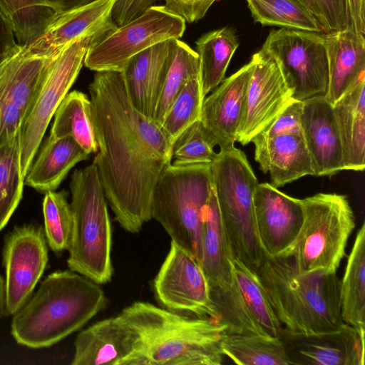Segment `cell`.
<instances>
[{
	"mask_svg": "<svg viewBox=\"0 0 365 365\" xmlns=\"http://www.w3.org/2000/svg\"><path fill=\"white\" fill-rule=\"evenodd\" d=\"M88 91L98 145L93 163L115 220L137 233L152 219L153 190L171 163L173 142L133 106L121 72L96 71Z\"/></svg>",
	"mask_w": 365,
	"mask_h": 365,
	"instance_id": "1",
	"label": "cell"
},
{
	"mask_svg": "<svg viewBox=\"0 0 365 365\" xmlns=\"http://www.w3.org/2000/svg\"><path fill=\"white\" fill-rule=\"evenodd\" d=\"M134 344L120 365H220L226 326L206 317H190L148 302H135L120 313Z\"/></svg>",
	"mask_w": 365,
	"mask_h": 365,
	"instance_id": "2",
	"label": "cell"
},
{
	"mask_svg": "<svg viewBox=\"0 0 365 365\" xmlns=\"http://www.w3.org/2000/svg\"><path fill=\"white\" fill-rule=\"evenodd\" d=\"M101 284L73 271H56L12 317L11 334L31 349L49 347L81 329L108 304Z\"/></svg>",
	"mask_w": 365,
	"mask_h": 365,
	"instance_id": "3",
	"label": "cell"
},
{
	"mask_svg": "<svg viewBox=\"0 0 365 365\" xmlns=\"http://www.w3.org/2000/svg\"><path fill=\"white\" fill-rule=\"evenodd\" d=\"M257 273L275 315L294 334H315L339 329L344 323L336 273L301 274L289 258L264 255Z\"/></svg>",
	"mask_w": 365,
	"mask_h": 365,
	"instance_id": "4",
	"label": "cell"
},
{
	"mask_svg": "<svg viewBox=\"0 0 365 365\" xmlns=\"http://www.w3.org/2000/svg\"><path fill=\"white\" fill-rule=\"evenodd\" d=\"M70 188L73 226L68 267L99 284H106L113 274L112 227L95 164L75 170Z\"/></svg>",
	"mask_w": 365,
	"mask_h": 365,
	"instance_id": "5",
	"label": "cell"
},
{
	"mask_svg": "<svg viewBox=\"0 0 365 365\" xmlns=\"http://www.w3.org/2000/svg\"><path fill=\"white\" fill-rule=\"evenodd\" d=\"M212 189L210 164L170 163L161 173L152 196V219L200 264L204 212Z\"/></svg>",
	"mask_w": 365,
	"mask_h": 365,
	"instance_id": "6",
	"label": "cell"
},
{
	"mask_svg": "<svg viewBox=\"0 0 365 365\" xmlns=\"http://www.w3.org/2000/svg\"><path fill=\"white\" fill-rule=\"evenodd\" d=\"M301 201V227L279 257L291 259L301 274L336 273L356 226L349 200L344 195L319 192Z\"/></svg>",
	"mask_w": 365,
	"mask_h": 365,
	"instance_id": "7",
	"label": "cell"
},
{
	"mask_svg": "<svg viewBox=\"0 0 365 365\" xmlns=\"http://www.w3.org/2000/svg\"><path fill=\"white\" fill-rule=\"evenodd\" d=\"M213 189L234 256L257 271L264 258L257 235L253 195L257 179L235 147L220 150L210 164Z\"/></svg>",
	"mask_w": 365,
	"mask_h": 365,
	"instance_id": "8",
	"label": "cell"
},
{
	"mask_svg": "<svg viewBox=\"0 0 365 365\" xmlns=\"http://www.w3.org/2000/svg\"><path fill=\"white\" fill-rule=\"evenodd\" d=\"M186 22L165 6H153L127 24L105 32L90 43L83 65L94 71L121 72L137 53L163 41L180 39Z\"/></svg>",
	"mask_w": 365,
	"mask_h": 365,
	"instance_id": "9",
	"label": "cell"
},
{
	"mask_svg": "<svg viewBox=\"0 0 365 365\" xmlns=\"http://www.w3.org/2000/svg\"><path fill=\"white\" fill-rule=\"evenodd\" d=\"M262 48L278 63L295 101L325 96L329 68L323 34L303 30L272 29Z\"/></svg>",
	"mask_w": 365,
	"mask_h": 365,
	"instance_id": "10",
	"label": "cell"
},
{
	"mask_svg": "<svg viewBox=\"0 0 365 365\" xmlns=\"http://www.w3.org/2000/svg\"><path fill=\"white\" fill-rule=\"evenodd\" d=\"M91 42L84 39L68 44L55 55L49 66L19 131L21 168L24 178L51 118L78 76Z\"/></svg>",
	"mask_w": 365,
	"mask_h": 365,
	"instance_id": "11",
	"label": "cell"
},
{
	"mask_svg": "<svg viewBox=\"0 0 365 365\" xmlns=\"http://www.w3.org/2000/svg\"><path fill=\"white\" fill-rule=\"evenodd\" d=\"M55 55L34 53L22 46L0 64V146L19 133Z\"/></svg>",
	"mask_w": 365,
	"mask_h": 365,
	"instance_id": "12",
	"label": "cell"
},
{
	"mask_svg": "<svg viewBox=\"0 0 365 365\" xmlns=\"http://www.w3.org/2000/svg\"><path fill=\"white\" fill-rule=\"evenodd\" d=\"M156 299L165 309L219 322L201 264L173 241L153 282Z\"/></svg>",
	"mask_w": 365,
	"mask_h": 365,
	"instance_id": "13",
	"label": "cell"
},
{
	"mask_svg": "<svg viewBox=\"0 0 365 365\" xmlns=\"http://www.w3.org/2000/svg\"><path fill=\"white\" fill-rule=\"evenodd\" d=\"M6 314L14 315L30 299L48 263L47 242L42 226H15L4 240Z\"/></svg>",
	"mask_w": 365,
	"mask_h": 365,
	"instance_id": "14",
	"label": "cell"
},
{
	"mask_svg": "<svg viewBox=\"0 0 365 365\" xmlns=\"http://www.w3.org/2000/svg\"><path fill=\"white\" fill-rule=\"evenodd\" d=\"M252 58L255 67L237 138L243 145L251 143L295 101L278 63L268 52L261 48Z\"/></svg>",
	"mask_w": 365,
	"mask_h": 365,
	"instance_id": "15",
	"label": "cell"
},
{
	"mask_svg": "<svg viewBox=\"0 0 365 365\" xmlns=\"http://www.w3.org/2000/svg\"><path fill=\"white\" fill-rule=\"evenodd\" d=\"M254 67L255 60L252 58L204 98L200 120L207 139L214 147L218 145L220 150L235 147Z\"/></svg>",
	"mask_w": 365,
	"mask_h": 365,
	"instance_id": "16",
	"label": "cell"
},
{
	"mask_svg": "<svg viewBox=\"0 0 365 365\" xmlns=\"http://www.w3.org/2000/svg\"><path fill=\"white\" fill-rule=\"evenodd\" d=\"M255 222L264 255L279 257L295 239L303 221L302 201L270 183H258L253 195Z\"/></svg>",
	"mask_w": 365,
	"mask_h": 365,
	"instance_id": "17",
	"label": "cell"
},
{
	"mask_svg": "<svg viewBox=\"0 0 365 365\" xmlns=\"http://www.w3.org/2000/svg\"><path fill=\"white\" fill-rule=\"evenodd\" d=\"M292 365H364V334L344 324L339 329L294 334L284 328L279 336Z\"/></svg>",
	"mask_w": 365,
	"mask_h": 365,
	"instance_id": "18",
	"label": "cell"
},
{
	"mask_svg": "<svg viewBox=\"0 0 365 365\" xmlns=\"http://www.w3.org/2000/svg\"><path fill=\"white\" fill-rule=\"evenodd\" d=\"M115 1L96 0L57 14L41 36L25 46L31 53L52 56L73 42H92L116 26L111 18Z\"/></svg>",
	"mask_w": 365,
	"mask_h": 365,
	"instance_id": "19",
	"label": "cell"
},
{
	"mask_svg": "<svg viewBox=\"0 0 365 365\" xmlns=\"http://www.w3.org/2000/svg\"><path fill=\"white\" fill-rule=\"evenodd\" d=\"M302 129L315 176H331L343 167V151L333 106L325 96L302 101Z\"/></svg>",
	"mask_w": 365,
	"mask_h": 365,
	"instance_id": "20",
	"label": "cell"
},
{
	"mask_svg": "<svg viewBox=\"0 0 365 365\" xmlns=\"http://www.w3.org/2000/svg\"><path fill=\"white\" fill-rule=\"evenodd\" d=\"M134 334L119 314L81 331L74 341L72 365H120L131 353Z\"/></svg>",
	"mask_w": 365,
	"mask_h": 365,
	"instance_id": "21",
	"label": "cell"
},
{
	"mask_svg": "<svg viewBox=\"0 0 365 365\" xmlns=\"http://www.w3.org/2000/svg\"><path fill=\"white\" fill-rule=\"evenodd\" d=\"M323 36L329 68L325 98L333 106L365 79V37L351 28L324 34Z\"/></svg>",
	"mask_w": 365,
	"mask_h": 365,
	"instance_id": "22",
	"label": "cell"
},
{
	"mask_svg": "<svg viewBox=\"0 0 365 365\" xmlns=\"http://www.w3.org/2000/svg\"><path fill=\"white\" fill-rule=\"evenodd\" d=\"M170 47V40L146 48L130 58L121 71L131 103L153 120Z\"/></svg>",
	"mask_w": 365,
	"mask_h": 365,
	"instance_id": "23",
	"label": "cell"
},
{
	"mask_svg": "<svg viewBox=\"0 0 365 365\" xmlns=\"http://www.w3.org/2000/svg\"><path fill=\"white\" fill-rule=\"evenodd\" d=\"M255 159L261 170L269 173L275 187L314 175L302 133L282 134L255 144Z\"/></svg>",
	"mask_w": 365,
	"mask_h": 365,
	"instance_id": "24",
	"label": "cell"
},
{
	"mask_svg": "<svg viewBox=\"0 0 365 365\" xmlns=\"http://www.w3.org/2000/svg\"><path fill=\"white\" fill-rule=\"evenodd\" d=\"M343 151L344 170L365 168V79L333 106Z\"/></svg>",
	"mask_w": 365,
	"mask_h": 365,
	"instance_id": "25",
	"label": "cell"
},
{
	"mask_svg": "<svg viewBox=\"0 0 365 365\" xmlns=\"http://www.w3.org/2000/svg\"><path fill=\"white\" fill-rule=\"evenodd\" d=\"M89 155L71 137L47 139L38 158L31 165L25 183L41 192L54 191L70 170Z\"/></svg>",
	"mask_w": 365,
	"mask_h": 365,
	"instance_id": "26",
	"label": "cell"
},
{
	"mask_svg": "<svg viewBox=\"0 0 365 365\" xmlns=\"http://www.w3.org/2000/svg\"><path fill=\"white\" fill-rule=\"evenodd\" d=\"M344 323L365 334V224L358 230L340 282Z\"/></svg>",
	"mask_w": 365,
	"mask_h": 365,
	"instance_id": "27",
	"label": "cell"
},
{
	"mask_svg": "<svg viewBox=\"0 0 365 365\" xmlns=\"http://www.w3.org/2000/svg\"><path fill=\"white\" fill-rule=\"evenodd\" d=\"M239 46L234 30L223 27L202 34L195 41L200 59L203 96L215 90L224 80L230 60Z\"/></svg>",
	"mask_w": 365,
	"mask_h": 365,
	"instance_id": "28",
	"label": "cell"
},
{
	"mask_svg": "<svg viewBox=\"0 0 365 365\" xmlns=\"http://www.w3.org/2000/svg\"><path fill=\"white\" fill-rule=\"evenodd\" d=\"M53 115L54 121L48 139L70 136L88 155L97 152L91 120V103L86 94L78 91L68 93Z\"/></svg>",
	"mask_w": 365,
	"mask_h": 365,
	"instance_id": "29",
	"label": "cell"
},
{
	"mask_svg": "<svg viewBox=\"0 0 365 365\" xmlns=\"http://www.w3.org/2000/svg\"><path fill=\"white\" fill-rule=\"evenodd\" d=\"M221 350L240 365H292L279 336L224 332Z\"/></svg>",
	"mask_w": 365,
	"mask_h": 365,
	"instance_id": "30",
	"label": "cell"
},
{
	"mask_svg": "<svg viewBox=\"0 0 365 365\" xmlns=\"http://www.w3.org/2000/svg\"><path fill=\"white\" fill-rule=\"evenodd\" d=\"M200 77L197 52L180 39L170 40L160 94L154 120L161 124L170 104L190 79Z\"/></svg>",
	"mask_w": 365,
	"mask_h": 365,
	"instance_id": "31",
	"label": "cell"
},
{
	"mask_svg": "<svg viewBox=\"0 0 365 365\" xmlns=\"http://www.w3.org/2000/svg\"><path fill=\"white\" fill-rule=\"evenodd\" d=\"M0 14L18 43L26 46L41 36L58 13L47 0H0Z\"/></svg>",
	"mask_w": 365,
	"mask_h": 365,
	"instance_id": "32",
	"label": "cell"
},
{
	"mask_svg": "<svg viewBox=\"0 0 365 365\" xmlns=\"http://www.w3.org/2000/svg\"><path fill=\"white\" fill-rule=\"evenodd\" d=\"M232 264L236 281L249 311L268 334L279 336L283 330L282 325L274 314L257 272L235 256Z\"/></svg>",
	"mask_w": 365,
	"mask_h": 365,
	"instance_id": "33",
	"label": "cell"
},
{
	"mask_svg": "<svg viewBox=\"0 0 365 365\" xmlns=\"http://www.w3.org/2000/svg\"><path fill=\"white\" fill-rule=\"evenodd\" d=\"M255 22L262 26H279L321 33L312 14L297 0H246Z\"/></svg>",
	"mask_w": 365,
	"mask_h": 365,
	"instance_id": "34",
	"label": "cell"
},
{
	"mask_svg": "<svg viewBox=\"0 0 365 365\" xmlns=\"http://www.w3.org/2000/svg\"><path fill=\"white\" fill-rule=\"evenodd\" d=\"M24 181L18 133L0 146V231L8 223L22 197Z\"/></svg>",
	"mask_w": 365,
	"mask_h": 365,
	"instance_id": "35",
	"label": "cell"
},
{
	"mask_svg": "<svg viewBox=\"0 0 365 365\" xmlns=\"http://www.w3.org/2000/svg\"><path fill=\"white\" fill-rule=\"evenodd\" d=\"M64 191L45 192L43 200L44 233L49 247L56 253L68 250L71 242L73 217Z\"/></svg>",
	"mask_w": 365,
	"mask_h": 365,
	"instance_id": "36",
	"label": "cell"
},
{
	"mask_svg": "<svg viewBox=\"0 0 365 365\" xmlns=\"http://www.w3.org/2000/svg\"><path fill=\"white\" fill-rule=\"evenodd\" d=\"M204 98L200 77L188 81L176 96L160 124L172 142L185 128L200 119Z\"/></svg>",
	"mask_w": 365,
	"mask_h": 365,
	"instance_id": "37",
	"label": "cell"
},
{
	"mask_svg": "<svg viewBox=\"0 0 365 365\" xmlns=\"http://www.w3.org/2000/svg\"><path fill=\"white\" fill-rule=\"evenodd\" d=\"M217 153L207 139L200 120L185 128L173 142L172 164L191 165L211 164Z\"/></svg>",
	"mask_w": 365,
	"mask_h": 365,
	"instance_id": "38",
	"label": "cell"
},
{
	"mask_svg": "<svg viewBox=\"0 0 365 365\" xmlns=\"http://www.w3.org/2000/svg\"><path fill=\"white\" fill-rule=\"evenodd\" d=\"M312 14L322 34H329L350 27L345 0H297Z\"/></svg>",
	"mask_w": 365,
	"mask_h": 365,
	"instance_id": "39",
	"label": "cell"
},
{
	"mask_svg": "<svg viewBox=\"0 0 365 365\" xmlns=\"http://www.w3.org/2000/svg\"><path fill=\"white\" fill-rule=\"evenodd\" d=\"M302 102L293 101L284 111L252 141L259 143L268 138L287 133H302Z\"/></svg>",
	"mask_w": 365,
	"mask_h": 365,
	"instance_id": "40",
	"label": "cell"
},
{
	"mask_svg": "<svg viewBox=\"0 0 365 365\" xmlns=\"http://www.w3.org/2000/svg\"><path fill=\"white\" fill-rule=\"evenodd\" d=\"M217 0H164L165 6L187 23L202 19Z\"/></svg>",
	"mask_w": 365,
	"mask_h": 365,
	"instance_id": "41",
	"label": "cell"
},
{
	"mask_svg": "<svg viewBox=\"0 0 365 365\" xmlns=\"http://www.w3.org/2000/svg\"><path fill=\"white\" fill-rule=\"evenodd\" d=\"M158 0H115L111 18L116 26H120L138 17L154 6Z\"/></svg>",
	"mask_w": 365,
	"mask_h": 365,
	"instance_id": "42",
	"label": "cell"
},
{
	"mask_svg": "<svg viewBox=\"0 0 365 365\" xmlns=\"http://www.w3.org/2000/svg\"><path fill=\"white\" fill-rule=\"evenodd\" d=\"M21 46L18 43L11 27L0 14V64Z\"/></svg>",
	"mask_w": 365,
	"mask_h": 365,
	"instance_id": "43",
	"label": "cell"
},
{
	"mask_svg": "<svg viewBox=\"0 0 365 365\" xmlns=\"http://www.w3.org/2000/svg\"><path fill=\"white\" fill-rule=\"evenodd\" d=\"M350 27L358 34H365V0H345Z\"/></svg>",
	"mask_w": 365,
	"mask_h": 365,
	"instance_id": "44",
	"label": "cell"
},
{
	"mask_svg": "<svg viewBox=\"0 0 365 365\" xmlns=\"http://www.w3.org/2000/svg\"><path fill=\"white\" fill-rule=\"evenodd\" d=\"M55 9L56 12L61 13L69 9L79 7L96 0H47Z\"/></svg>",
	"mask_w": 365,
	"mask_h": 365,
	"instance_id": "45",
	"label": "cell"
},
{
	"mask_svg": "<svg viewBox=\"0 0 365 365\" xmlns=\"http://www.w3.org/2000/svg\"><path fill=\"white\" fill-rule=\"evenodd\" d=\"M5 281L0 274V317L6 314Z\"/></svg>",
	"mask_w": 365,
	"mask_h": 365,
	"instance_id": "46",
	"label": "cell"
}]
</instances>
